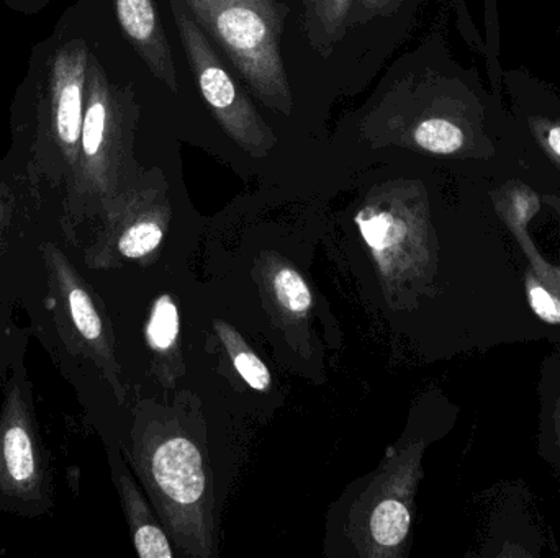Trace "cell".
I'll return each instance as SVG.
<instances>
[{
	"label": "cell",
	"instance_id": "22",
	"mask_svg": "<svg viewBox=\"0 0 560 558\" xmlns=\"http://www.w3.org/2000/svg\"><path fill=\"white\" fill-rule=\"evenodd\" d=\"M10 210H12V195L7 187L0 186V238L9 225Z\"/></svg>",
	"mask_w": 560,
	"mask_h": 558
},
{
	"label": "cell",
	"instance_id": "9",
	"mask_svg": "<svg viewBox=\"0 0 560 558\" xmlns=\"http://www.w3.org/2000/svg\"><path fill=\"white\" fill-rule=\"evenodd\" d=\"M42 256L48 274L49 295L55 310H59L58 324L68 343H74L79 353L94 360L107 376L118 399H124L112 337L88 282L55 242H45Z\"/></svg>",
	"mask_w": 560,
	"mask_h": 558
},
{
	"label": "cell",
	"instance_id": "7",
	"mask_svg": "<svg viewBox=\"0 0 560 558\" xmlns=\"http://www.w3.org/2000/svg\"><path fill=\"white\" fill-rule=\"evenodd\" d=\"M170 5L187 61L213 117L249 156L258 159L268 156L278 143L275 131L226 71L187 3L184 0H170Z\"/></svg>",
	"mask_w": 560,
	"mask_h": 558
},
{
	"label": "cell",
	"instance_id": "17",
	"mask_svg": "<svg viewBox=\"0 0 560 558\" xmlns=\"http://www.w3.org/2000/svg\"><path fill=\"white\" fill-rule=\"evenodd\" d=\"M411 513L407 501L387 498L374 508L369 521L372 541L381 547H398L410 533Z\"/></svg>",
	"mask_w": 560,
	"mask_h": 558
},
{
	"label": "cell",
	"instance_id": "11",
	"mask_svg": "<svg viewBox=\"0 0 560 558\" xmlns=\"http://www.w3.org/2000/svg\"><path fill=\"white\" fill-rule=\"evenodd\" d=\"M138 471L161 504L176 511L200 517V504L207 495V475L202 454L184 436L144 435L135 442Z\"/></svg>",
	"mask_w": 560,
	"mask_h": 558
},
{
	"label": "cell",
	"instance_id": "24",
	"mask_svg": "<svg viewBox=\"0 0 560 558\" xmlns=\"http://www.w3.org/2000/svg\"><path fill=\"white\" fill-rule=\"evenodd\" d=\"M555 429H556V436H558V444L560 446V395L558 403H556V409H555Z\"/></svg>",
	"mask_w": 560,
	"mask_h": 558
},
{
	"label": "cell",
	"instance_id": "16",
	"mask_svg": "<svg viewBox=\"0 0 560 558\" xmlns=\"http://www.w3.org/2000/svg\"><path fill=\"white\" fill-rule=\"evenodd\" d=\"M525 287L533 313L545 323L560 324V265L549 264L545 258L529 264Z\"/></svg>",
	"mask_w": 560,
	"mask_h": 558
},
{
	"label": "cell",
	"instance_id": "10",
	"mask_svg": "<svg viewBox=\"0 0 560 558\" xmlns=\"http://www.w3.org/2000/svg\"><path fill=\"white\" fill-rule=\"evenodd\" d=\"M104 228L85 251L92 269L112 268L118 261H137L160 248L170 218V205L153 189H127L104 209Z\"/></svg>",
	"mask_w": 560,
	"mask_h": 558
},
{
	"label": "cell",
	"instance_id": "14",
	"mask_svg": "<svg viewBox=\"0 0 560 558\" xmlns=\"http://www.w3.org/2000/svg\"><path fill=\"white\" fill-rule=\"evenodd\" d=\"M115 480H117L121 503H124L125 513H127L128 523H130L138 556L141 558L173 557V549H171L166 534L154 523L143 497L135 487L131 478L125 474V471H120L115 475Z\"/></svg>",
	"mask_w": 560,
	"mask_h": 558
},
{
	"label": "cell",
	"instance_id": "12",
	"mask_svg": "<svg viewBox=\"0 0 560 558\" xmlns=\"http://www.w3.org/2000/svg\"><path fill=\"white\" fill-rule=\"evenodd\" d=\"M118 23L151 74L171 92H179L176 64L154 0H115Z\"/></svg>",
	"mask_w": 560,
	"mask_h": 558
},
{
	"label": "cell",
	"instance_id": "1",
	"mask_svg": "<svg viewBox=\"0 0 560 558\" xmlns=\"http://www.w3.org/2000/svg\"><path fill=\"white\" fill-rule=\"evenodd\" d=\"M364 133L374 144L450 161L495 182L518 177V128L505 97L454 62L405 75L369 115Z\"/></svg>",
	"mask_w": 560,
	"mask_h": 558
},
{
	"label": "cell",
	"instance_id": "19",
	"mask_svg": "<svg viewBox=\"0 0 560 558\" xmlns=\"http://www.w3.org/2000/svg\"><path fill=\"white\" fill-rule=\"evenodd\" d=\"M148 343L156 353H171L179 337V311L170 295L154 301L147 328Z\"/></svg>",
	"mask_w": 560,
	"mask_h": 558
},
{
	"label": "cell",
	"instance_id": "4",
	"mask_svg": "<svg viewBox=\"0 0 560 558\" xmlns=\"http://www.w3.org/2000/svg\"><path fill=\"white\" fill-rule=\"evenodd\" d=\"M22 367L7 382L0 409V508L36 518L52 507L51 478Z\"/></svg>",
	"mask_w": 560,
	"mask_h": 558
},
{
	"label": "cell",
	"instance_id": "8",
	"mask_svg": "<svg viewBox=\"0 0 560 558\" xmlns=\"http://www.w3.org/2000/svg\"><path fill=\"white\" fill-rule=\"evenodd\" d=\"M503 97L518 128L520 179L560 183V95L525 68L503 69Z\"/></svg>",
	"mask_w": 560,
	"mask_h": 558
},
{
	"label": "cell",
	"instance_id": "20",
	"mask_svg": "<svg viewBox=\"0 0 560 558\" xmlns=\"http://www.w3.org/2000/svg\"><path fill=\"white\" fill-rule=\"evenodd\" d=\"M271 285L276 300L289 313L305 314L312 308V292L295 269L279 268L272 275Z\"/></svg>",
	"mask_w": 560,
	"mask_h": 558
},
{
	"label": "cell",
	"instance_id": "15",
	"mask_svg": "<svg viewBox=\"0 0 560 558\" xmlns=\"http://www.w3.org/2000/svg\"><path fill=\"white\" fill-rule=\"evenodd\" d=\"M354 0H303L310 41L328 51L341 39Z\"/></svg>",
	"mask_w": 560,
	"mask_h": 558
},
{
	"label": "cell",
	"instance_id": "5",
	"mask_svg": "<svg viewBox=\"0 0 560 558\" xmlns=\"http://www.w3.org/2000/svg\"><path fill=\"white\" fill-rule=\"evenodd\" d=\"M91 51L72 39L59 46L48 62L39 105L36 163L46 176L71 179L84 124Z\"/></svg>",
	"mask_w": 560,
	"mask_h": 558
},
{
	"label": "cell",
	"instance_id": "6",
	"mask_svg": "<svg viewBox=\"0 0 560 558\" xmlns=\"http://www.w3.org/2000/svg\"><path fill=\"white\" fill-rule=\"evenodd\" d=\"M381 268L420 275L431 261L434 233L430 199L421 180H394L372 190L355 216Z\"/></svg>",
	"mask_w": 560,
	"mask_h": 558
},
{
	"label": "cell",
	"instance_id": "3",
	"mask_svg": "<svg viewBox=\"0 0 560 558\" xmlns=\"http://www.w3.org/2000/svg\"><path fill=\"white\" fill-rule=\"evenodd\" d=\"M203 32L220 43L256 97L290 117L292 92L279 39L282 16L275 0H184Z\"/></svg>",
	"mask_w": 560,
	"mask_h": 558
},
{
	"label": "cell",
	"instance_id": "18",
	"mask_svg": "<svg viewBox=\"0 0 560 558\" xmlns=\"http://www.w3.org/2000/svg\"><path fill=\"white\" fill-rule=\"evenodd\" d=\"M215 330L223 346L232 356L236 372L243 377V380L252 389L258 390V392L269 390V387H271V373H269L268 367L249 349L248 344L242 340L238 331L233 330L230 324L223 323V321H215Z\"/></svg>",
	"mask_w": 560,
	"mask_h": 558
},
{
	"label": "cell",
	"instance_id": "2",
	"mask_svg": "<svg viewBox=\"0 0 560 558\" xmlns=\"http://www.w3.org/2000/svg\"><path fill=\"white\" fill-rule=\"evenodd\" d=\"M138 104L130 88L114 84L95 56L89 64L84 124L78 161L68 180L69 218L104 212L124 192L130 164Z\"/></svg>",
	"mask_w": 560,
	"mask_h": 558
},
{
	"label": "cell",
	"instance_id": "23",
	"mask_svg": "<svg viewBox=\"0 0 560 558\" xmlns=\"http://www.w3.org/2000/svg\"><path fill=\"white\" fill-rule=\"evenodd\" d=\"M541 193L542 205L548 206L549 210L556 213L560 219V195L559 193L552 192H539Z\"/></svg>",
	"mask_w": 560,
	"mask_h": 558
},
{
	"label": "cell",
	"instance_id": "21",
	"mask_svg": "<svg viewBox=\"0 0 560 558\" xmlns=\"http://www.w3.org/2000/svg\"><path fill=\"white\" fill-rule=\"evenodd\" d=\"M361 2L372 15H390L404 0H361Z\"/></svg>",
	"mask_w": 560,
	"mask_h": 558
},
{
	"label": "cell",
	"instance_id": "13",
	"mask_svg": "<svg viewBox=\"0 0 560 558\" xmlns=\"http://www.w3.org/2000/svg\"><path fill=\"white\" fill-rule=\"evenodd\" d=\"M490 203L503 225L515 236L529 264L541 261V252L529 238L528 225L541 210V193L520 177L500 180L489 192Z\"/></svg>",
	"mask_w": 560,
	"mask_h": 558
}]
</instances>
